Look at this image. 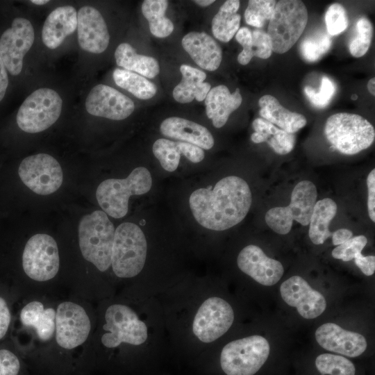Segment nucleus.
I'll return each mask as SVG.
<instances>
[{
    "mask_svg": "<svg viewBox=\"0 0 375 375\" xmlns=\"http://www.w3.org/2000/svg\"><path fill=\"white\" fill-rule=\"evenodd\" d=\"M91 323L85 309L72 302L60 303L56 315V340L64 349H74L83 344L90 332Z\"/></svg>",
    "mask_w": 375,
    "mask_h": 375,
    "instance_id": "nucleus-14",
    "label": "nucleus"
},
{
    "mask_svg": "<svg viewBox=\"0 0 375 375\" xmlns=\"http://www.w3.org/2000/svg\"><path fill=\"white\" fill-rule=\"evenodd\" d=\"M56 310L49 308L38 301L27 303L20 312V320L23 325L33 328L39 339L43 342L50 340L55 333Z\"/></svg>",
    "mask_w": 375,
    "mask_h": 375,
    "instance_id": "nucleus-27",
    "label": "nucleus"
},
{
    "mask_svg": "<svg viewBox=\"0 0 375 375\" xmlns=\"http://www.w3.org/2000/svg\"><path fill=\"white\" fill-rule=\"evenodd\" d=\"M105 320L103 329L108 333L101 336V342L106 348H117L122 342L138 346L148 338L145 323L126 305L110 306L106 311Z\"/></svg>",
    "mask_w": 375,
    "mask_h": 375,
    "instance_id": "nucleus-10",
    "label": "nucleus"
},
{
    "mask_svg": "<svg viewBox=\"0 0 375 375\" xmlns=\"http://www.w3.org/2000/svg\"><path fill=\"white\" fill-rule=\"evenodd\" d=\"M335 92L334 83L327 76L322 78L320 88L316 92L312 88L307 86L304 92L310 102L315 106L324 108L326 106Z\"/></svg>",
    "mask_w": 375,
    "mask_h": 375,
    "instance_id": "nucleus-41",
    "label": "nucleus"
},
{
    "mask_svg": "<svg viewBox=\"0 0 375 375\" xmlns=\"http://www.w3.org/2000/svg\"><path fill=\"white\" fill-rule=\"evenodd\" d=\"M86 110L92 115L112 120L129 117L135 109L133 101L115 88L99 84L94 86L85 100Z\"/></svg>",
    "mask_w": 375,
    "mask_h": 375,
    "instance_id": "nucleus-16",
    "label": "nucleus"
},
{
    "mask_svg": "<svg viewBox=\"0 0 375 375\" xmlns=\"http://www.w3.org/2000/svg\"><path fill=\"white\" fill-rule=\"evenodd\" d=\"M280 292L283 301L295 307L303 318H316L326 309V301L324 296L299 276H293L285 281L281 285Z\"/></svg>",
    "mask_w": 375,
    "mask_h": 375,
    "instance_id": "nucleus-17",
    "label": "nucleus"
},
{
    "mask_svg": "<svg viewBox=\"0 0 375 375\" xmlns=\"http://www.w3.org/2000/svg\"><path fill=\"white\" fill-rule=\"evenodd\" d=\"M353 237L351 231L347 228H340L332 233L333 245H340Z\"/></svg>",
    "mask_w": 375,
    "mask_h": 375,
    "instance_id": "nucleus-48",
    "label": "nucleus"
},
{
    "mask_svg": "<svg viewBox=\"0 0 375 375\" xmlns=\"http://www.w3.org/2000/svg\"><path fill=\"white\" fill-rule=\"evenodd\" d=\"M240 1H226L212 20V32L215 38L229 42L239 30L241 16L238 13Z\"/></svg>",
    "mask_w": 375,
    "mask_h": 375,
    "instance_id": "nucleus-32",
    "label": "nucleus"
},
{
    "mask_svg": "<svg viewBox=\"0 0 375 375\" xmlns=\"http://www.w3.org/2000/svg\"><path fill=\"white\" fill-rule=\"evenodd\" d=\"M31 3L36 4V5H44L49 2L48 0H31Z\"/></svg>",
    "mask_w": 375,
    "mask_h": 375,
    "instance_id": "nucleus-52",
    "label": "nucleus"
},
{
    "mask_svg": "<svg viewBox=\"0 0 375 375\" xmlns=\"http://www.w3.org/2000/svg\"><path fill=\"white\" fill-rule=\"evenodd\" d=\"M77 28V12L70 6L58 7L46 19L42 40L51 49L58 47Z\"/></svg>",
    "mask_w": 375,
    "mask_h": 375,
    "instance_id": "nucleus-22",
    "label": "nucleus"
},
{
    "mask_svg": "<svg viewBox=\"0 0 375 375\" xmlns=\"http://www.w3.org/2000/svg\"><path fill=\"white\" fill-rule=\"evenodd\" d=\"M276 1L274 0H250L244 12V19L247 24L261 28L265 22L269 21Z\"/></svg>",
    "mask_w": 375,
    "mask_h": 375,
    "instance_id": "nucleus-38",
    "label": "nucleus"
},
{
    "mask_svg": "<svg viewBox=\"0 0 375 375\" xmlns=\"http://www.w3.org/2000/svg\"><path fill=\"white\" fill-rule=\"evenodd\" d=\"M307 22L308 11L303 1L281 0L276 2L267 33L272 51L284 53L289 51L302 35Z\"/></svg>",
    "mask_w": 375,
    "mask_h": 375,
    "instance_id": "nucleus-7",
    "label": "nucleus"
},
{
    "mask_svg": "<svg viewBox=\"0 0 375 375\" xmlns=\"http://www.w3.org/2000/svg\"><path fill=\"white\" fill-rule=\"evenodd\" d=\"M367 243V239L364 235L352 237L347 242L338 245L332 251V256L343 261H349L360 253Z\"/></svg>",
    "mask_w": 375,
    "mask_h": 375,
    "instance_id": "nucleus-42",
    "label": "nucleus"
},
{
    "mask_svg": "<svg viewBox=\"0 0 375 375\" xmlns=\"http://www.w3.org/2000/svg\"><path fill=\"white\" fill-rule=\"evenodd\" d=\"M367 89L370 94L373 96L375 95V78H372L367 83Z\"/></svg>",
    "mask_w": 375,
    "mask_h": 375,
    "instance_id": "nucleus-50",
    "label": "nucleus"
},
{
    "mask_svg": "<svg viewBox=\"0 0 375 375\" xmlns=\"http://www.w3.org/2000/svg\"><path fill=\"white\" fill-rule=\"evenodd\" d=\"M316 186L310 181L299 182L294 188L290 204L285 207L269 209L265 215V222L274 232L285 235L295 220L303 226H308L317 201Z\"/></svg>",
    "mask_w": 375,
    "mask_h": 375,
    "instance_id": "nucleus-8",
    "label": "nucleus"
},
{
    "mask_svg": "<svg viewBox=\"0 0 375 375\" xmlns=\"http://www.w3.org/2000/svg\"><path fill=\"white\" fill-rule=\"evenodd\" d=\"M356 34L349 43L350 53L356 58L363 56L368 51L372 38L373 28L367 18H360L356 24Z\"/></svg>",
    "mask_w": 375,
    "mask_h": 375,
    "instance_id": "nucleus-39",
    "label": "nucleus"
},
{
    "mask_svg": "<svg viewBox=\"0 0 375 375\" xmlns=\"http://www.w3.org/2000/svg\"><path fill=\"white\" fill-rule=\"evenodd\" d=\"M8 85L7 69L0 56V101L5 96Z\"/></svg>",
    "mask_w": 375,
    "mask_h": 375,
    "instance_id": "nucleus-49",
    "label": "nucleus"
},
{
    "mask_svg": "<svg viewBox=\"0 0 375 375\" xmlns=\"http://www.w3.org/2000/svg\"><path fill=\"white\" fill-rule=\"evenodd\" d=\"M59 263L58 245L51 236L38 233L29 238L22 254L23 269L29 278L40 282L52 279Z\"/></svg>",
    "mask_w": 375,
    "mask_h": 375,
    "instance_id": "nucleus-11",
    "label": "nucleus"
},
{
    "mask_svg": "<svg viewBox=\"0 0 375 375\" xmlns=\"http://www.w3.org/2000/svg\"><path fill=\"white\" fill-rule=\"evenodd\" d=\"M152 150L164 169L174 172L177 169L181 159V153L178 149L176 142L160 138L154 142Z\"/></svg>",
    "mask_w": 375,
    "mask_h": 375,
    "instance_id": "nucleus-37",
    "label": "nucleus"
},
{
    "mask_svg": "<svg viewBox=\"0 0 375 375\" xmlns=\"http://www.w3.org/2000/svg\"><path fill=\"white\" fill-rule=\"evenodd\" d=\"M23 367L19 358L6 349H0V375H22Z\"/></svg>",
    "mask_w": 375,
    "mask_h": 375,
    "instance_id": "nucleus-43",
    "label": "nucleus"
},
{
    "mask_svg": "<svg viewBox=\"0 0 375 375\" xmlns=\"http://www.w3.org/2000/svg\"><path fill=\"white\" fill-rule=\"evenodd\" d=\"M317 372L321 374L330 375H356L357 369L355 364L341 355L334 353H321L318 355L314 362Z\"/></svg>",
    "mask_w": 375,
    "mask_h": 375,
    "instance_id": "nucleus-35",
    "label": "nucleus"
},
{
    "mask_svg": "<svg viewBox=\"0 0 375 375\" xmlns=\"http://www.w3.org/2000/svg\"><path fill=\"white\" fill-rule=\"evenodd\" d=\"M367 209L371 220L375 222V169H373L367 176Z\"/></svg>",
    "mask_w": 375,
    "mask_h": 375,
    "instance_id": "nucleus-45",
    "label": "nucleus"
},
{
    "mask_svg": "<svg viewBox=\"0 0 375 375\" xmlns=\"http://www.w3.org/2000/svg\"><path fill=\"white\" fill-rule=\"evenodd\" d=\"M115 58L118 66L148 78H153L160 72L156 58L137 53L128 43H122L117 47Z\"/></svg>",
    "mask_w": 375,
    "mask_h": 375,
    "instance_id": "nucleus-30",
    "label": "nucleus"
},
{
    "mask_svg": "<svg viewBox=\"0 0 375 375\" xmlns=\"http://www.w3.org/2000/svg\"><path fill=\"white\" fill-rule=\"evenodd\" d=\"M180 72L182 78L173 90L174 99L181 103H190L194 99L203 101L210 90V84L204 82L206 74L185 64L181 65Z\"/></svg>",
    "mask_w": 375,
    "mask_h": 375,
    "instance_id": "nucleus-26",
    "label": "nucleus"
},
{
    "mask_svg": "<svg viewBox=\"0 0 375 375\" xmlns=\"http://www.w3.org/2000/svg\"><path fill=\"white\" fill-rule=\"evenodd\" d=\"M332 42L330 36L322 31H315L305 37L299 45L303 58L313 62L322 57L331 48Z\"/></svg>",
    "mask_w": 375,
    "mask_h": 375,
    "instance_id": "nucleus-36",
    "label": "nucleus"
},
{
    "mask_svg": "<svg viewBox=\"0 0 375 375\" xmlns=\"http://www.w3.org/2000/svg\"><path fill=\"white\" fill-rule=\"evenodd\" d=\"M252 201L247 183L236 176L219 181L213 189L199 188L190 195L189 203L196 221L206 228L227 230L242 222Z\"/></svg>",
    "mask_w": 375,
    "mask_h": 375,
    "instance_id": "nucleus-1",
    "label": "nucleus"
},
{
    "mask_svg": "<svg viewBox=\"0 0 375 375\" xmlns=\"http://www.w3.org/2000/svg\"><path fill=\"white\" fill-rule=\"evenodd\" d=\"M338 206L330 198L316 201L310 219L309 238L315 244H322L332 235L328 226L335 216Z\"/></svg>",
    "mask_w": 375,
    "mask_h": 375,
    "instance_id": "nucleus-31",
    "label": "nucleus"
},
{
    "mask_svg": "<svg viewBox=\"0 0 375 375\" xmlns=\"http://www.w3.org/2000/svg\"><path fill=\"white\" fill-rule=\"evenodd\" d=\"M194 3L202 7H206L211 5L215 2V0H195Z\"/></svg>",
    "mask_w": 375,
    "mask_h": 375,
    "instance_id": "nucleus-51",
    "label": "nucleus"
},
{
    "mask_svg": "<svg viewBox=\"0 0 375 375\" xmlns=\"http://www.w3.org/2000/svg\"><path fill=\"white\" fill-rule=\"evenodd\" d=\"M185 51L201 68L215 71L219 67L222 60V51L219 45L204 32L192 31L181 40Z\"/></svg>",
    "mask_w": 375,
    "mask_h": 375,
    "instance_id": "nucleus-21",
    "label": "nucleus"
},
{
    "mask_svg": "<svg viewBox=\"0 0 375 375\" xmlns=\"http://www.w3.org/2000/svg\"><path fill=\"white\" fill-rule=\"evenodd\" d=\"M18 174L26 187L40 195L55 192L63 181L59 162L47 153H38L23 159L19 166Z\"/></svg>",
    "mask_w": 375,
    "mask_h": 375,
    "instance_id": "nucleus-12",
    "label": "nucleus"
},
{
    "mask_svg": "<svg viewBox=\"0 0 375 375\" xmlns=\"http://www.w3.org/2000/svg\"><path fill=\"white\" fill-rule=\"evenodd\" d=\"M242 97L240 89L231 93L228 88L219 85L210 89L205 99L206 112L215 128L225 125L230 115L241 105Z\"/></svg>",
    "mask_w": 375,
    "mask_h": 375,
    "instance_id": "nucleus-24",
    "label": "nucleus"
},
{
    "mask_svg": "<svg viewBox=\"0 0 375 375\" xmlns=\"http://www.w3.org/2000/svg\"><path fill=\"white\" fill-rule=\"evenodd\" d=\"M176 145L181 155L183 154L192 162H199L205 157L203 149L193 144L178 141Z\"/></svg>",
    "mask_w": 375,
    "mask_h": 375,
    "instance_id": "nucleus-44",
    "label": "nucleus"
},
{
    "mask_svg": "<svg viewBox=\"0 0 375 375\" xmlns=\"http://www.w3.org/2000/svg\"><path fill=\"white\" fill-rule=\"evenodd\" d=\"M62 100L53 90L43 88L31 93L19 107L16 120L24 131L35 133L53 125L59 118Z\"/></svg>",
    "mask_w": 375,
    "mask_h": 375,
    "instance_id": "nucleus-9",
    "label": "nucleus"
},
{
    "mask_svg": "<svg viewBox=\"0 0 375 375\" xmlns=\"http://www.w3.org/2000/svg\"><path fill=\"white\" fill-rule=\"evenodd\" d=\"M160 131L165 136L206 150L210 149L215 143L212 134L205 126L184 118L172 117L164 119Z\"/></svg>",
    "mask_w": 375,
    "mask_h": 375,
    "instance_id": "nucleus-23",
    "label": "nucleus"
},
{
    "mask_svg": "<svg viewBox=\"0 0 375 375\" xmlns=\"http://www.w3.org/2000/svg\"><path fill=\"white\" fill-rule=\"evenodd\" d=\"M35 38L31 23L22 17L15 18L11 27L6 29L0 38V56L9 73L19 74L23 58L31 48Z\"/></svg>",
    "mask_w": 375,
    "mask_h": 375,
    "instance_id": "nucleus-15",
    "label": "nucleus"
},
{
    "mask_svg": "<svg viewBox=\"0 0 375 375\" xmlns=\"http://www.w3.org/2000/svg\"><path fill=\"white\" fill-rule=\"evenodd\" d=\"M356 265L359 267L361 272L366 276H372L375 271V256H364L361 253H358L355 258Z\"/></svg>",
    "mask_w": 375,
    "mask_h": 375,
    "instance_id": "nucleus-46",
    "label": "nucleus"
},
{
    "mask_svg": "<svg viewBox=\"0 0 375 375\" xmlns=\"http://www.w3.org/2000/svg\"><path fill=\"white\" fill-rule=\"evenodd\" d=\"M258 104L260 107V115L287 133L294 134L307 123L303 115L286 109L272 95L266 94L261 97Z\"/></svg>",
    "mask_w": 375,
    "mask_h": 375,
    "instance_id": "nucleus-25",
    "label": "nucleus"
},
{
    "mask_svg": "<svg viewBox=\"0 0 375 375\" xmlns=\"http://www.w3.org/2000/svg\"><path fill=\"white\" fill-rule=\"evenodd\" d=\"M147 242L135 224L124 222L115 231L111 266L119 278H132L142 270L147 258Z\"/></svg>",
    "mask_w": 375,
    "mask_h": 375,
    "instance_id": "nucleus-6",
    "label": "nucleus"
},
{
    "mask_svg": "<svg viewBox=\"0 0 375 375\" xmlns=\"http://www.w3.org/2000/svg\"><path fill=\"white\" fill-rule=\"evenodd\" d=\"M11 321V314L5 299L0 297V340L6 334Z\"/></svg>",
    "mask_w": 375,
    "mask_h": 375,
    "instance_id": "nucleus-47",
    "label": "nucleus"
},
{
    "mask_svg": "<svg viewBox=\"0 0 375 375\" xmlns=\"http://www.w3.org/2000/svg\"><path fill=\"white\" fill-rule=\"evenodd\" d=\"M115 228L107 214L95 210L84 215L78 224L79 247L83 258L99 271L111 266Z\"/></svg>",
    "mask_w": 375,
    "mask_h": 375,
    "instance_id": "nucleus-2",
    "label": "nucleus"
},
{
    "mask_svg": "<svg viewBox=\"0 0 375 375\" xmlns=\"http://www.w3.org/2000/svg\"><path fill=\"white\" fill-rule=\"evenodd\" d=\"M235 39L243 48L238 56V62L242 65H247L253 56L267 59L272 55L270 39L264 31L251 32L247 27H242L237 31Z\"/></svg>",
    "mask_w": 375,
    "mask_h": 375,
    "instance_id": "nucleus-29",
    "label": "nucleus"
},
{
    "mask_svg": "<svg viewBox=\"0 0 375 375\" xmlns=\"http://www.w3.org/2000/svg\"><path fill=\"white\" fill-rule=\"evenodd\" d=\"M167 6V0H144L142 4V12L155 37L166 38L174 31V24L165 15Z\"/></svg>",
    "mask_w": 375,
    "mask_h": 375,
    "instance_id": "nucleus-33",
    "label": "nucleus"
},
{
    "mask_svg": "<svg viewBox=\"0 0 375 375\" xmlns=\"http://www.w3.org/2000/svg\"><path fill=\"white\" fill-rule=\"evenodd\" d=\"M233 320L231 305L222 298L212 297L199 308L193 320L192 331L200 341L210 343L226 333Z\"/></svg>",
    "mask_w": 375,
    "mask_h": 375,
    "instance_id": "nucleus-13",
    "label": "nucleus"
},
{
    "mask_svg": "<svg viewBox=\"0 0 375 375\" xmlns=\"http://www.w3.org/2000/svg\"><path fill=\"white\" fill-rule=\"evenodd\" d=\"M237 263L242 272L265 286H272L278 283L284 272L279 261L269 258L259 247L253 244L241 250Z\"/></svg>",
    "mask_w": 375,
    "mask_h": 375,
    "instance_id": "nucleus-18",
    "label": "nucleus"
},
{
    "mask_svg": "<svg viewBox=\"0 0 375 375\" xmlns=\"http://www.w3.org/2000/svg\"><path fill=\"white\" fill-rule=\"evenodd\" d=\"M325 23L327 32L331 36L341 33L347 28L348 17L342 5L335 3L328 8L325 14Z\"/></svg>",
    "mask_w": 375,
    "mask_h": 375,
    "instance_id": "nucleus-40",
    "label": "nucleus"
},
{
    "mask_svg": "<svg viewBox=\"0 0 375 375\" xmlns=\"http://www.w3.org/2000/svg\"><path fill=\"white\" fill-rule=\"evenodd\" d=\"M324 133L329 142L344 155H354L367 149L375 139L374 128L367 119L347 112L330 116Z\"/></svg>",
    "mask_w": 375,
    "mask_h": 375,
    "instance_id": "nucleus-5",
    "label": "nucleus"
},
{
    "mask_svg": "<svg viewBox=\"0 0 375 375\" xmlns=\"http://www.w3.org/2000/svg\"><path fill=\"white\" fill-rule=\"evenodd\" d=\"M252 127L254 130L251 140L254 143L266 142L279 155L289 153L294 147V134L287 133L278 128L264 119L257 118L253 120Z\"/></svg>",
    "mask_w": 375,
    "mask_h": 375,
    "instance_id": "nucleus-28",
    "label": "nucleus"
},
{
    "mask_svg": "<svg viewBox=\"0 0 375 375\" xmlns=\"http://www.w3.org/2000/svg\"><path fill=\"white\" fill-rule=\"evenodd\" d=\"M151 185L149 171L144 167H138L126 178H110L102 181L97 189L96 198L104 212L119 219L128 212L129 197L146 194Z\"/></svg>",
    "mask_w": 375,
    "mask_h": 375,
    "instance_id": "nucleus-4",
    "label": "nucleus"
},
{
    "mask_svg": "<svg viewBox=\"0 0 375 375\" xmlns=\"http://www.w3.org/2000/svg\"><path fill=\"white\" fill-rule=\"evenodd\" d=\"M270 346L260 335H251L226 344L219 355L224 375H256L268 361Z\"/></svg>",
    "mask_w": 375,
    "mask_h": 375,
    "instance_id": "nucleus-3",
    "label": "nucleus"
},
{
    "mask_svg": "<svg viewBox=\"0 0 375 375\" xmlns=\"http://www.w3.org/2000/svg\"><path fill=\"white\" fill-rule=\"evenodd\" d=\"M115 83L140 99H149L157 92L156 86L145 77L135 72L116 68L113 72Z\"/></svg>",
    "mask_w": 375,
    "mask_h": 375,
    "instance_id": "nucleus-34",
    "label": "nucleus"
},
{
    "mask_svg": "<svg viewBox=\"0 0 375 375\" xmlns=\"http://www.w3.org/2000/svg\"><path fill=\"white\" fill-rule=\"evenodd\" d=\"M77 33L80 47L88 52L101 53L108 47L110 35L100 12L91 6H83L77 12Z\"/></svg>",
    "mask_w": 375,
    "mask_h": 375,
    "instance_id": "nucleus-20",
    "label": "nucleus"
},
{
    "mask_svg": "<svg viewBox=\"0 0 375 375\" xmlns=\"http://www.w3.org/2000/svg\"><path fill=\"white\" fill-rule=\"evenodd\" d=\"M315 338L323 349L349 358L361 356L367 347L362 335L331 322L320 326L315 331Z\"/></svg>",
    "mask_w": 375,
    "mask_h": 375,
    "instance_id": "nucleus-19",
    "label": "nucleus"
}]
</instances>
